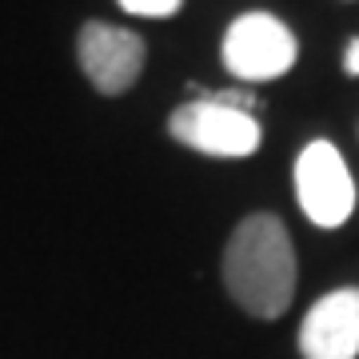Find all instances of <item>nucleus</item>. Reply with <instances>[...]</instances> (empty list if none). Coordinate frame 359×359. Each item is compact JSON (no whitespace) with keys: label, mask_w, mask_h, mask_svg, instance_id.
I'll list each match as a JSON object with an SVG mask.
<instances>
[{"label":"nucleus","mask_w":359,"mask_h":359,"mask_svg":"<svg viewBox=\"0 0 359 359\" xmlns=\"http://www.w3.org/2000/svg\"><path fill=\"white\" fill-rule=\"evenodd\" d=\"M295 248L280 216L252 212L224 244V287L252 320H280L295 295Z\"/></svg>","instance_id":"obj_1"},{"label":"nucleus","mask_w":359,"mask_h":359,"mask_svg":"<svg viewBox=\"0 0 359 359\" xmlns=\"http://www.w3.org/2000/svg\"><path fill=\"white\" fill-rule=\"evenodd\" d=\"M192 100L180 104L176 112L168 116V132L172 140H180L184 148H192L200 156H216V160H240L252 156L259 148V120L256 112L231 108L204 88H188Z\"/></svg>","instance_id":"obj_2"},{"label":"nucleus","mask_w":359,"mask_h":359,"mask_svg":"<svg viewBox=\"0 0 359 359\" xmlns=\"http://www.w3.org/2000/svg\"><path fill=\"white\" fill-rule=\"evenodd\" d=\"M295 56H299L295 32L271 13H244L224 32V65L231 76L248 84L280 80L283 72H292Z\"/></svg>","instance_id":"obj_3"},{"label":"nucleus","mask_w":359,"mask_h":359,"mask_svg":"<svg viewBox=\"0 0 359 359\" xmlns=\"http://www.w3.org/2000/svg\"><path fill=\"white\" fill-rule=\"evenodd\" d=\"M295 196L316 228H339L355 212V180L332 140H311L295 160Z\"/></svg>","instance_id":"obj_4"},{"label":"nucleus","mask_w":359,"mask_h":359,"mask_svg":"<svg viewBox=\"0 0 359 359\" xmlns=\"http://www.w3.org/2000/svg\"><path fill=\"white\" fill-rule=\"evenodd\" d=\"M76 60L100 96H124L140 80L148 44L140 32L104 25V20H84L76 36Z\"/></svg>","instance_id":"obj_5"},{"label":"nucleus","mask_w":359,"mask_h":359,"mask_svg":"<svg viewBox=\"0 0 359 359\" xmlns=\"http://www.w3.org/2000/svg\"><path fill=\"white\" fill-rule=\"evenodd\" d=\"M304 359H355L359 355V287H335L311 304L299 323Z\"/></svg>","instance_id":"obj_6"},{"label":"nucleus","mask_w":359,"mask_h":359,"mask_svg":"<svg viewBox=\"0 0 359 359\" xmlns=\"http://www.w3.org/2000/svg\"><path fill=\"white\" fill-rule=\"evenodd\" d=\"M124 13L132 16H152V20H164V16H176L184 8V0H116Z\"/></svg>","instance_id":"obj_7"},{"label":"nucleus","mask_w":359,"mask_h":359,"mask_svg":"<svg viewBox=\"0 0 359 359\" xmlns=\"http://www.w3.org/2000/svg\"><path fill=\"white\" fill-rule=\"evenodd\" d=\"M344 68H347V76H359V36L347 44V52H344Z\"/></svg>","instance_id":"obj_8"}]
</instances>
